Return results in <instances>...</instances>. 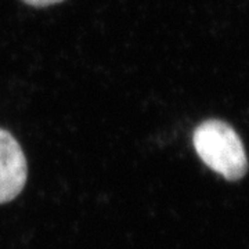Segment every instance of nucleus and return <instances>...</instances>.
<instances>
[{"label": "nucleus", "mask_w": 249, "mask_h": 249, "mask_svg": "<svg viewBox=\"0 0 249 249\" xmlns=\"http://www.w3.org/2000/svg\"><path fill=\"white\" fill-rule=\"evenodd\" d=\"M193 142L196 154L208 168L235 181L248 172V160L240 136L231 126L217 119L201 124L194 132Z\"/></svg>", "instance_id": "f257e3e1"}, {"label": "nucleus", "mask_w": 249, "mask_h": 249, "mask_svg": "<svg viewBox=\"0 0 249 249\" xmlns=\"http://www.w3.org/2000/svg\"><path fill=\"white\" fill-rule=\"evenodd\" d=\"M27 178V158L19 142L10 132L0 129V205L21 194Z\"/></svg>", "instance_id": "f03ea898"}, {"label": "nucleus", "mask_w": 249, "mask_h": 249, "mask_svg": "<svg viewBox=\"0 0 249 249\" xmlns=\"http://www.w3.org/2000/svg\"><path fill=\"white\" fill-rule=\"evenodd\" d=\"M22 1L27 4H31V6H35V7H46V6L61 3L64 0H22Z\"/></svg>", "instance_id": "7ed1b4c3"}]
</instances>
